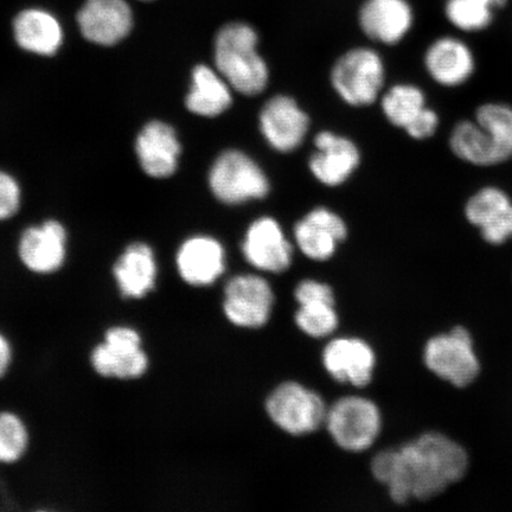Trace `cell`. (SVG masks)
Masks as SVG:
<instances>
[{"instance_id": "484cf974", "label": "cell", "mask_w": 512, "mask_h": 512, "mask_svg": "<svg viewBox=\"0 0 512 512\" xmlns=\"http://www.w3.org/2000/svg\"><path fill=\"white\" fill-rule=\"evenodd\" d=\"M381 106L389 123L405 130L426 108L425 94L413 85H396L384 94Z\"/></svg>"}, {"instance_id": "5bb4252c", "label": "cell", "mask_w": 512, "mask_h": 512, "mask_svg": "<svg viewBox=\"0 0 512 512\" xmlns=\"http://www.w3.org/2000/svg\"><path fill=\"white\" fill-rule=\"evenodd\" d=\"M259 126L273 150L290 153L303 144L310 118L290 96L275 95L262 106Z\"/></svg>"}, {"instance_id": "8992f818", "label": "cell", "mask_w": 512, "mask_h": 512, "mask_svg": "<svg viewBox=\"0 0 512 512\" xmlns=\"http://www.w3.org/2000/svg\"><path fill=\"white\" fill-rule=\"evenodd\" d=\"M209 187L217 200L227 206L262 200L271 191L264 170L240 150H227L216 158L209 171Z\"/></svg>"}, {"instance_id": "2e32d148", "label": "cell", "mask_w": 512, "mask_h": 512, "mask_svg": "<svg viewBox=\"0 0 512 512\" xmlns=\"http://www.w3.org/2000/svg\"><path fill=\"white\" fill-rule=\"evenodd\" d=\"M357 19L369 40L395 46L412 30L415 15L409 0H364Z\"/></svg>"}, {"instance_id": "f1b7e54d", "label": "cell", "mask_w": 512, "mask_h": 512, "mask_svg": "<svg viewBox=\"0 0 512 512\" xmlns=\"http://www.w3.org/2000/svg\"><path fill=\"white\" fill-rule=\"evenodd\" d=\"M29 447L27 425L12 412H0V464L21 460Z\"/></svg>"}, {"instance_id": "3957f363", "label": "cell", "mask_w": 512, "mask_h": 512, "mask_svg": "<svg viewBox=\"0 0 512 512\" xmlns=\"http://www.w3.org/2000/svg\"><path fill=\"white\" fill-rule=\"evenodd\" d=\"M454 156L476 166H494L512 157V108L485 104L475 120L460 121L450 137Z\"/></svg>"}, {"instance_id": "d6986e66", "label": "cell", "mask_w": 512, "mask_h": 512, "mask_svg": "<svg viewBox=\"0 0 512 512\" xmlns=\"http://www.w3.org/2000/svg\"><path fill=\"white\" fill-rule=\"evenodd\" d=\"M465 215L490 245H503L512 238V202L502 189H480L467 201Z\"/></svg>"}, {"instance_id": "1f68e13d", "label": "cell", "mask_w": 512, "mask_h": 512, "mask_svg": "<svg viewBox=\"0 0 512 512\" xmlns=\"http://www.w3.org/2000/svg\"><path fill=\"white\" fill-rule=\"evenodd\" d=\"M439 125L438 114L431 108H424L405 130L409 137L424 140L433 136Z\"/></svg>"}, {"instance_id": "83f0119b", "label": "cell", "mask_w": 512, "mask_h": 512, "mask_svg": "<svg viewBox=\"0 0 512 512\" xmlns=\"http://www.w3.org/2000/svg\"><path fill=\"white\" fill-rule=\"evenodd\" d=\"M494 11L484 0H446L445 4L447 21L466 32L490 27L494 21Z\"/></svg>"}, {"instance_id": "ba28073f", "label": "cell", "mask_w": 512, "mask_h": 512, "mask_svg": "<svg viewBox=\"0 0 512 512\" xmlns=\"http://www.w3.org/2000/svg\"><path fill=\"white\" fill-rule=\"evenodd\" d=\"M424 362L431 373L458 388L470 386L480 373L472 337L462 326L432 337L425 345Z\"/></svg>"}, {"instance_id": "9c48e42d", "label": "cell", "mask_w": 512, "mask_h": 512, "mask_svg": "<svg viewBox=\"0 0 512 512\" xmlns=\"http://www.w3.org/2000/svg\"><path fill=\"white\" fill-rule=\"evenodd\" d=\"M275 293L266 278L256 274H239L223 288L224 317L236 328L259 330L270 322Z\"/></svg>"}, {"instance_id": "277c9868", "label": "cell", "mask_w": 512, "mask_h": 512, "mask_svg": "<svg viewBox=\"0 0 512 512\" xmlns=\"http://www.w3.org/2000/svg\"><path fill=\"white\" fill-rule=\"evenodd\" d=\"M382 425L381 409L373 400L349 395L328 408L324 427L341 450L362 453L375 445Z\"/></svg>"}, {"instance_id": "603a6c76", "label": "cell", "mask_w": 512, "mask_h": 512, "mask_svg": "<svg viewBox=\"0 0 512 512\" xmlns=\"http://www.w3.org/2000/svg\"><path fill=\"white\" fill-rule=\"evenodd\" d=\"M425 66L439 85L457 87L475 72V57L467 44L456 37H440L428 47Z\"/></svg>"}, {"instance_id": "8fae6325", "label": "cell", "mask_w": 512, "mask_h": 512, "mask_svg": "<svg viewBox=\"0 0 512 512\" xmlns=\"http://www.w3.org/2000/svg\"><path fill=\"white\" fill-rule=\"evenodd\" d=\"M75 22L89 43L113 47L131 35L136 15L132 0H81Z\"/></svg>"}, {"instance_id": "ac0fdd59", "label": "cell", "mask_w": 512, "mask_h": 512, "mask_svg": "<svg viewBox=\"0 0 512 512\" xmlns=\"http://www.w3.org/2000/svg\"><path fill=\"white\" fill-rule=\"evenodd\" d=\"M309 168L313 177L325 187L335 188L347 182L361 163V153L352 140L330 131L319 132L315 138Z\"/></svg>"}, {"instance_id": "6da1fadb", "label": "cell", "mask_w": 512, "mask_h": 512, "mask_svg": "<svg viewBox=\"0 0 512 512\" xmlns=\"http://www.w3.org/2000/svg\"><path fill=\"white\" fill-rule=\"evenodd\" d=\"M469 456L445 434L427 432L396 448L376 453L370 472L395 504L430 501L463 479Z\"/></svg>"}, {"instance_id": "5b68a950", "label": "cell", "mask_w": 512, "mask_h": 512, "mask_svg": "<svg viewBox=\"0 0 512 512\" xmlns=\"http://www.w3.org/2000/svg\"><path fill=\"white\" fill-rule=\"evenodd\" d=\"M328 406L322 396L296 381L278 384L267 396L268 418L279 430L292 437H303L325 425Z\"/></svg>"}, {"instance_id": "ffe728a7", "label": "cell", "mask_w": 512, "mask_h": 512, "mask_svg": "<svg viewBox=\"0 0 512 512\" xmlns=\"http://www.w3.org/2000/svg\"><path fill=\"white\" fill-rule=\"evenodd\" d=\"M176 264L179 275L188 285L210 286L226 271V251L221 242L211 236H194L179 247Z\"/></svg>"}, {"instance_id": "44dd1931", "label": "cell", "mask_w": 512, "mask_h": 512, "mask_svg": "<svg viewBox=\"0 0 512 512\" xmlns=\"http://www.w3.org/2000/svg\"><path fill=\"white\" fill-rule=\"evenodd\" d=\"M67 254V234L61 223L49 221L25 230L19 256L25 267L37 274L59 271Z\"/></svg>"}, {"instance_id": "4dcf8cb0", "label": "cell", "mask_w": 512, "mask_h": 512, "mask_svg": "<svg viewBox=\"0 0 512 512\" xmlns=\"http://www.w3.org/2000/svg\"><path fill=\"white\" fill-rule=\"evenodd\" d=\"M21 190L14 178L0 171V220L10 219L17 213Z\"/></svg>"}, {"instance_id": "d6a6232c", "label": "cell", "mask_w": 512, "mask_h": 512, "mask_svg": "<svg viewBox=\"0 0 512 512\" xmlns=\"http://www.w3.org/2000/svg\"><path fill=\"white\" fill-rule=\"evenodd\" d=\"M12 362V348L9 339L0 332V379L8 373Z\"/></svg>"}, {"instance_id": "e575fe53", "label": "cell", "mask_w": 512, "mask_h": 512, "mask_svg": "<svg viewBox=\"0 0 512 512\" xmlns=\"http://www.w3.org/2000/svg\"><path fill=\"white\" fill-rule=\"evenodd\" d=\"M132 2H136V3H139V4L149 5V4L158 3V2H160V0H132Z\"/></svg>"}, {"instance_id": "52a82bcc", "label": "cell", "mask_w": 512, "mask_h": 512, "mask_svg": "<svg viewBox=\"0 0 512 512\" xmlns=\"http://www.w3.org/2000/svg\"><path fill=\"white\" fill-rule=\"evenodd\" d=\"M384 75L381 55L374 49L358 47L336 61L331 70V83L348 105L370 106L379 99Z\"/></svg>"}, {"instance_id": "f546056e", "label": "cell", "mask_w": 512, "mask_h": 512, "mask_svg": "<svg viewBox=\"0 0 512 512\" xmlns=\"http://www.w3.org/2000/svg\"><path fill=\"white\" fill-rule=\"evenodd\" d=\"M294 299L298 305L312 302L336 304L334 288L315 279H305L294 288Z\"/></svg>"}, {"instance_id": "7c38bea8", "label": "cell", "mask_w": 512, "mask_h": 512, "mask_svg": "<svg viewBox=\"0 0 512 512\" xmlns=\"http://www.w3.org/2000/svg\"><path fill=\"white\" fill-rule=\"evenodd\" d=\"M241 251L248 264L261 272L281 274L292 266V243L273 217H260L248 227Z\"/></svg>"}, {"instance_id": "836d02e7", "label": "cell", "mask_w": 512, "mask_h": 512, "mask_svg": "<svg viewBox=\"0 0 512 512\" xmlns=\"http://www.w3.org/2000/svg\"><path fill=\"white\" fill-rule=\"evenodd\" d=\"M486 4L490 6V8L494 10H499L504 8L505 5H507L508 0H484Z\"/></svg>"}, {"instance_id": "cb8c5ba5", "label": "cell", "mask_w": 512, "mask_h": 512, "mask_svg": "<svg viewBox=\"0 0 512 512\" xmlns=\"http://www.w3.org/2000/svg\"><path fill=\"white\" fill-rule=\"evenodd\" d=\"M113 274L121 296L127 299H143L156 287L155 254L145 243H133L114 265Z\"/></svg>"}, {"instance_id": "4fadbf2b", "label": "cell", "mask_w": 512, "mask_h": 512, "mask_svg": "<svg viewBox=\"0 0 512 512\" xmlns=\"http://www.w3.org/2000/svg\"><path fill=\"white\" fill-rule=\"evenodd\" d=\"M322 362L331 379L361 389L373 381L377 357L373 347L364 339L338 337L325 345Z\"/></svg>"}, {"instance_id": "7a4b0ae2", "label": "cell", "mask_w": 512, "mask_h": 512, "mask_svg": "<svg viewBox=\"0 0 512 512\" xmlns=\"http://www.w3.org/2000/svg\"><path fill=\"white\" fill-rule=\"evenodd\" d=\"M259 34L243 21L223 24L214 38V61L217 72L230 87L245 96L265 91L270 72L259 53Z\"/></svg>"}, {"instance_id": "e0dca14e", "label": "cell", "mask_w": 512, "mask_h": 512, "mask_svg": "<svg viewBox=\"0 0 512 512\" xmlns=\"http://www.w3.org/2000/svg\"><path fill=\"white\" fill-rule=\"evenodd\" d=\"M11 28L17 46L31 54L53 56L64 41L60 18L42 5L19 9L12 18Z\"/></svg>"}, {"instance_id": "30bf717a", "label": "cell", "mask_w": 512, "mask_h": 512, "mask_svg": "<svg viewBox=\"0 0 512 512\" xmlns=\"http://www.w3.org/2000/svg\"><path fill=\"white\" fill-rule=\"evenodd\" d=\"M91 364L95 373L105 379L136 380L149 370L150 360L139 332L119 325L108 329L104 343L93 349Z\"/></svg>"}, {"instance_id": "4316f807", "label": "cell", "mask_w": 512, "mask_h": 512, "mask_svg": "<svg viewBox=\"0 0 512 512\" xmlns=\"http://www.w3.org/2000/svg\"><path fill=\"white\" fill-rule=\"evenodd\" d=\"M294 323L306 336L325 338L335 334L339 326L336 304L312 302L299 305Z\"/></svg>"}, {"instance_id": "7402d4cb", "label": "cell", "mask_w": 512, "mask_h": 512, "mask_svg": "<svg viewBox=\"0 0 512 512\" xmlns=\"http://www.w3.org/2000/svg\"><path fill=\"white\" fill-rule=\"evenodd\" d=\"M136 150L143 170L155 178L174 175L182 151L174 128L162 121H152L143 128Z\"/></svg>"}, {"instance_id": "d4e9b609", "label": "cell", "mask_w": 512, "mask_h": 512, "mask_svg": "<svg viewBox=\"0 0 512 512\" xmlns=\"http://www.w3.org/2000/svg\"><path fill=\"white\" fill-rule=\"evenodd\" d=\"M190 92L185 106L191 113L204 118H215L233 105V91L229 83L207 64H198L192 70Z\"/></svg>"}, {"instance_id": "9a60e30c", "label": "cell", "mask_w": 512, "mask_h": 512, "mask_svg": "<svg viewBox=\"0 0 512 512\" xmlns=\"http://www.w3.org/2000/svg\"><path fill=\"white\" fill-rule=\"evenodd\" d=\"M294 241L307 259L328 261L348 238L347 223L334 211L319 207L306 214L294 226Z\"/></svg>"}]
</instances>
